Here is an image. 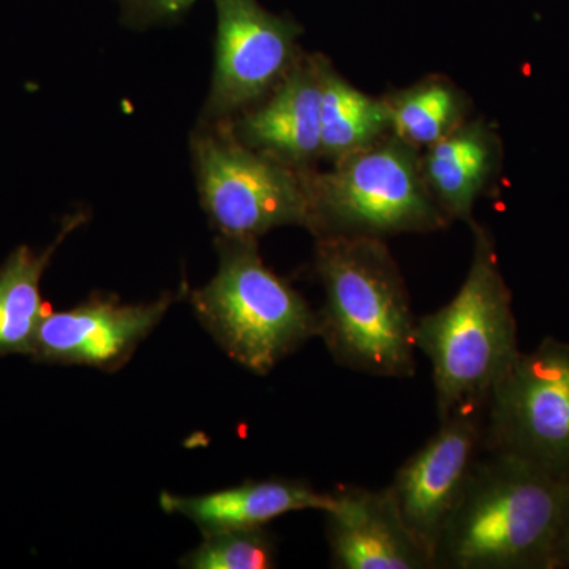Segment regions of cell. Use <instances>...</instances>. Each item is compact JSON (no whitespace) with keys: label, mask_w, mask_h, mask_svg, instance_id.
<instances>
[{"label":"cell","mask_w":569,"mask_h":569,"mask_svg":"<svg viewBox=\"0 0 569 569\" xmlns=\"http://www.w3.org/2000/svg\"><path fill=\"white\" fill-rule=\"evenodd\" d=\"M486 452L438 541L436 568H556L569 477L518 456Z\"/></svg>","instance_id":"obj_1"},{"label":"cell","mask_w":569,"mask_h":569,"mask_svg":"<svg viewBox=\"0 0 569 569\" xmlns=\"http://www.w3.org/2000/svg\"><path fill=\"white\" fill-rule=\"evenodd\" d=\"M316 269L325 290L318 337L336 362L367 376H413L417 320L380 239L320 236Z\"/></svg>","instance_id":"obj_2"},{"label":"cell","mask_w":569,"mask_h":569,"mask_svg":"<svg viewBox=\"0 0 569 569\" xmlns=\"http://www.w3.org/2000/svg\"><path fill=\"white\" fill-rule=\"evenodd\" d=\"M466 282L447 306L418 318L415 346L432 365L438 417L485 413L490 392L519 353L518 326L492 241L475 228Z\"/></svg>","instance_id":"obj_3"},{"label":"cell","mask_w":569,"mask_h":569,"mask_svg":"<svg viewBox=\"0 0 569 569\" xmlns=\"http://www.w3.org/2000/svg\"><path fill=\"white\" fill-rule=\"evenodd\" d=\"M190 305L224 353L258 376L318 337L317 312L264 264L257 241L220 238L219 269Z\"/></svg>","instance_id":"obj_4"},{"label":"cell","mask_w":569,"mask_h":569,"mask_svg":"<svg viewBox=\"0 0 569 569\" xmlns=\"http://www.w3.org/2000/svg\"><path fill=\"white\" fill-rule=\"evenodd\" d=\"M318 236L376 238L443 227L410 144H370L339 160L332 173L307 179Z\"/></svg>","instance_id":"obj_5"},{"label":"cell","mask_w":569,"mask_h":569,"mask_svg":"<svg viewBox=\"0 0 569 569\" xmlns=\"http://www.w3.org/2000/svg\"><path fill=\"white\" fill-rule=\"evenodd\" d=\"M192 153L201 206L220 238L257 241L284 224L312 230L309 186L291 164L224 130L198 132Z\"/></svg>","instance_id":"obj_6"},{"label":"cell","mask_w":569,"mask_h":569,"mask_svg":"<svg viewBox=\"0 0 569 569\" xmlns=\"http://www.w3.org/2000/svg\"><path fill=\"white\" fill-rule=\"evenodd\" d=\"M482 449L569 477V343L548 337L519 351L490 392Z\"/></svg>","instance_id":"obj_7"},{"label":"cell","mask_w":569,"mask_h":569,"mask_svg":"<svg viewBox=\"0 0 569 569\" xmlns=\"http://www.w3.org/2000/svg\"><path fill=\"white\" fill-rule=\"evenodd\" d=\"M216 62L206 111L224 118L263 99L290 73L301 28L258 0H213Z\"/></svg>","instance_id":"obj_8"},{"label":"cell","mask_w":569,"mask_h":569,"mask_svg":"<svg viewBox=\"0 0 569 569\" xmlns=\"http://www.w3.org/2000/svg\"><path fill=\"white\" fill-rule=\"evenodd\" d=\"M482 426L485 413L441 419L436 436L402 463L388 486L408 530L429 550L433 563L438 541L482 452Z\"/></svg>","instance_id":"obj_9"},{"label":"cell","mask_w":569,"mask_h":569,"mask_svg":"<svg viewBox=\"0 0 569 569\" xmlns=\"http://www.w3.org/2000/svg\"><path fill=\"white\" fill-rule=\"evenodd\" d=\"M167 293L144 305H122L112 296H93L61 312H48L33 342L37 362L88 366L104 372L121 369L171 305L183 295Z\"/></svg>","instance_id":"obj_10"},{"label":"cell","mask_w":569,"mask_h":569,"mask_svg":"<svg viewBox=\"0 0 569 569\" xmlns=\"http://www.w3.org/2000/svg\"><path fill=\"white\" fill-rule=\"evenodd\" d=\"M325 515L332 567L436 568L429 550L408 530L388 488L337 490Z\"/></svg>","instance_id":"obj_11"},{"label":"cell","mask_w":569,"mask_h":569,"mask_svg":"<svg viewBox=\"0 0 569 569\" xmlns=\"http://www.w3.org/2000/svg\"><path fill=\"white\" fill-rule=\"evenodd\" d=\"M320 62L295 63L266 103L247 112L234 137L249 148L301 167L321 156Z\"/></svg>","instance_id":"obj_12"},{"label":"cell","mask_w":569,"mask_h":569,"mask_svg":"<svg viewBox=\"0 0 569 569\" xmlns=\"http://www.w3.org/2000/svg\"><path fill=\"white\" fill-rule=\"evenodd\" d=\"M332 503L335 493L318 492L293 479L247 481L204 496L181 497L164 492L160 497L164 511L189 519L204 537L223 531L261 529L290 512L306 509L325 512Z\"/></svg>","instance_id":"obj_13"},{"label":"cell","mask_w":569,"mask_h":569,"mask_svg":"<svg viewBox=\"0 0 569 569\" xmlns=\"http://www.w3.org/2000/svg\"><path fill=\"white\" fill-rule=\"evenodd\" d=\"M497 163V142L481 123L458 127L430 146L421 170L441 211L468 219Z\"/></svg>","instance_id":"obj_14"},{"label":"cell","mask_w":569,"mask_h":569,"mask_svg":"<svg viewBox=\"0 0 569 569\" xmlns=\"http://www.w3.org/2000/svg\"><path fill=\"white\" fill-rule=\"evenodd\" d=\"M82 222L84 217H71L47 250L37 253L21 246L0 266V358L31 356L37 332L48 313L41 298V277L56 249Z\"/></svg>","instance_id":"obj_15"},{"label":"cell","mask_w":569,"mask_h":569,"mask_svg":"<svg viewBox=\"0 0 569 569\" xmlns=\"http://www.w3.org/2000/svg\"><path fill=\"white\" fill-rule=\"evenodd\" d=\"M321 156L343 159L391 127L388 103L366 96L320 62Z\"/></svg>","instance_id":"obj_16"},{"label":"cell","mask_w":569,"mask_h":569,"mask_svg":"<svg viewBox=\"0 0 569 569\" xmlns=\"http://www.w3.org/2000/svg\"><path fill=\"white\" fill-rule=\"evenodd\" d=\"M391 129L410 146H432L459 127L462 102L445 82H427L388 103Z\"/></svg>","instance_id":"obj_17"},{"label":"cell","mask_w":569,"mask_h":569,"mask_svg":"<svg viewBox=\"0 0 569 569\" xmlns=\"http://www.w3.org/2000/svg\"><path fill=\"white\" fill-rule=\"evenodd\" d=\"M276 552L274 539L264 527L223 531L204 537L181 565L190 569H269L277 565Z\"/></svg>","instance_id":"obj_18"},{"label":"cell","mask_w":569,"mask_h":569,"mask_svg":"<svg viewBox=\"0 0 569 569\" xmlns=\"http://www.w3.org/2000/svg\"><path fill=\"white\" fill-rule=\"evenodd\" d=\"M197 2L198 0H118L123 22L138 29L174 24Z\"/></svg>","instance_id":"obj_19"},{"label":"cell","mask_w":569,"mask_h":569,"mask_svg":"<svg viewBox=\"0 0 569 569\" xmlns=\"http://www.w3.org/2000/svg\"><path fill=\"white\" fill-rule=\"evenodd\" d=\"M556 568H569V516L557 545Z\"/></svg>","instance_id":"obj_20"}]
</instances>
